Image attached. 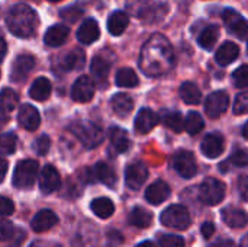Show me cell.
Returning <instances> with one entry per match:
<instances>
[{
    "instance_id": "277c9868",
    "label": "cell",
    "mask_w": 248,
    "mask_h": 247,
    "mask_svg": "<svg viewBox=\"0 0 248 247\" xmlns=\"http://www.w3.org/2000/svg\"><path fill=\"white\" fill-rule=\"evenodd\" d=\"M161 223L169 229L185 231V230H187L190 227L192 218H190V214H189L186 207L174 204V205H170L167 210L163 211Z\"/></svg>"
},
{
    "instance_id": "9a60e30c",
    "label": "cell",
    "mask_w": 248,
    "mask_h": 247,
    "mask_svg": "<svg viewBox=\"0 0 248 247\" xmlns=\"http://www.w3.org/2000/svg\"><path fill=\"white\" fill-rule=\"evenodd\" d=\"M224 147H225V143H224V137L218 132H214V134H208L202 144H201V150L202 153L208 157V159H217L222 154L224 151Z\"/></svg>"
},
{
    "instance_id": "681fc988",
    "label": "cell",
    "mask_w": 248,
    "mask_h": 247,
    "mask_svg": "<svg viewBox=\"0 0 248 247\" xmlns=\"http://www.w3.org/2000/svg\"><path fill=\"white\" fill-rule=\"evenodd\" d=\"M209 247H235V245L230 239H219V240L214 242L212 245H209Z\"/></svg>"
},
{
    "instance_id": "f6af8a7d",
    "label": "cell",
    "mask_w": 248,
    "mask_h": 247,
    "mask_svg": "<svg viewBox=\"0 0 248 247\" xmlns=\"http://www.w3.org/2000/svg\"><path fill=\"white\" fill-rule=\"evenodd\" d=\"M13 211H15L13 202L6 197H0V217H7L13 214Z\"/></svg>"
},
{
    "instance_id": "603a6c76",
    "label": "cell",
    "mask_w": 248,
    "mask_h": 247,
    "mask_svg": "<svg viewBox=\"0 0 248 247\" xmlns=\"http://www.w3.org/2000/svg\"><path fill=\"white\" fill-rule=\"evenodd\" d=\"M238 55H240V48H238V45L234 44V42H231V41H227V42H224V44L218 48L215 58H217V63H218V64H221V66H228V64L234 63V61L237 60Z\"/></svg>"
},
{
    "instance_id": "5b68a950",
    "label": "cell",
    "mask_w": 248,
    "mask_h": 247,
    "mask_svg": "<svg viewBox=\"0 0 248 247\" xmlns=\"http://www.w3.org/2000/svg\"><path fill=\"white\" fill-rule=\"evenodd\" d=\"M38 163L35 160H22L17 163L13 172V185L19 189L31 188L38 178Z\"/></svg>"
},
{
    "instance_id": "9f6ffc18",
    "label": "cell",
    "mask_w": 248,
    "mask_h": 247,
    "mask_svg": "<svg viewBox=\"0 0 248 247\" xmlns=\"http://www.w3.org/2000/svg\"><path fill=\"white\" fill-rule=\"evenodd\" d=\"M51 3H57V1H61V0H49Z\"/></svg>"
},
{
    "instance_id": "f546056e",
    "label": "cell",
    "mask_w": 248,
    "mask_h": 247,
    "mask_svg": "<svg viewBox=\"0 0 248 247\" xmlns=\"http://www.w3.org/2000/svg\"><path fill=\"white\" fill-rule=\"evenodd\" d=\"M129 224H132L134 227H138V229H147L151 226L153 223V214L150 211H147L145 208H141V207H137L131 211L129 214V218H128Z\"/></svg>"
},
{
    "instance_id": "4316f807",
    "label": "cell",
    "mask_w": 248,
    "mask_h": 247,
    "mask_svg": "<svg viewBox=\"0 0 248 247\" xmlns=\"http://www.w3.org/2000/svg\"><path fill=\"white\" fill-rule=\"evenodd\" d=\"M84 61H86L84 51L77 48L64 55V58L61 60V66L64 70H80V68H83Z\"/></svg>"
},
{
    "instance_id": "f1b7e54d",
    "label": "cell",
    "mask_w": 248,
    "mask_h": 247,
    "mask_svg": "<svg viewBox=\"0 0 248 247\" xmlns=\"http://www.w3.org/2000/svg\"><path fill=\"white\" fill-rule=\"evenodd\" d=\"M90 70H92V74L96 79V82L100 83V84H103L108 80L109 70H110V64L105 58H102V57H94L92 60Z\"/></svg>"
},
{
    "instance_id": "3957f363",
    "label": "cell",
    "mask_w": 248,
    "mask_h": 247,
    "mask_svg": "<svg viewBox=\"0 0 248 247\" xmlns=\"http://www.w3.org/2000/svg\"><path fill=\"white\" fill-rule=\"evenodd\" d=\"M70 131L87 148H94L103 141L102 128L92 121H74L70 125Z\"/></svg>"
},
{
    "instance_id": "7bdbcfd3",
    "label": "cell",
    "mask_w": 248,
    "mask_h": 247,
    "mask_svg": "<svg viewBox=\"0 0 248 247\" xmlns=\"http://www.w3.org/2000/svg\"><path fill=\"white\" fill-rule=\"evenodd\" d=\"M49 147H51V141H49V137H48V135H41V137L35 141V144H33V148H35V151H36L39 156L46 154L48 150H49Z\"/></svg>"
},
{
    "instance_id": "816d5d0a",
    "label": "cell",
    "mask_w": 248,
    "mask_h": 247,
    "mask_svg": "<svg viewBox=\"0 0 248 247\" xmlns=\"http://www.w3.org/2000/svg\"><path fill=\"white\" fill-rule=\"evenodd\" d=\"M6 51H7V45H6L4 39L0 38V63H1V60L4 58V55H6Z\"/></svg>"
},
{
    "instance_id": "60d3db41",
    "label": "cell",
    "mask_w": 248,
    "mask_h": 247,
    "mask_svg": "<svg viewBox=\"0 0 248 247\" xmlns=\"http://www.w3.org/2000/svg\"><path fill=\"white\" fill-rule=\"evenodd\" d=\"M234 114L237 115L248 114V92H243L237 96L234 102Z\"/></svg>"
},
{
    "instance_id": "6da1fadb",
    "label": "cell",
    "mask_w": 248,
    "mask_h": 247,
    "mask_svg": "<svg viewBox=\"0 0 248 247\" xmlns=\"http://www.w3.org/2000/svg\"><path fill=\"white\" fill-rule=\"evenodd\" d=\"M174 66V52L169 39L160 33L153 35L142 47L140 67L148 77H160Z\"/></svg>"
},
{
    "instance_id": "484cf974",
    "label": "cell",
    "mask_w": 248,
    "mask_h": 247,
    "mask_svg": "<svg viewBox=\"0 0 248 247\" xmlns=\"http://www.w3.org/2000/svg\"><path fill=\"white\" fill-rule=\"evenodd\" d=\"M129 23V17L125 12H121V10H116L113 12L109 19H108V29L112 35L118 36L121 33H124V31L126 29Z\"/></svg>"
},
{
    "instance_id": "db71d44e",
    "label": "cell",
    "mask_w": 248,
    "mask_h": 247,
    "mask_svg": "<svg viewBox=\"0 0 248 247\" xmlns=\"http://www.w3.org/2000/svg\"><path fill=\"white\" fill-rule=\"evenodd\" d=\"M240 247H248V234L247 236H244V239L241 240V245Z\"/></svg>"
},
{
    "instance_id": "8d00e7d4",
    "label": "cell",
    "mask_w": 248,
    "mask_h": 247,
    "mask_svg": "<svg viewBox=\"0 0 248 247\" xmlns=\"http://www.w3.org/2000/svg\"><path fill=\"white\" fill-rule=\"evenodd\" d=\"M164 124L174 132H182L185 130V119L180 112H169L164 116Z\"/></svg>"
},
{
    "instance_id": "6f0895ef",
    "label": "cell",
    "mask_w": 248,
    "mask_h": 247,
    "mask_svg": "<svg viewBox=\"0 0 248 247\" xmlns=\"http://www.w3.org/2000/svg\"><path fill=\"white\" fill-rule=\"evenodd\" d=\"M32 247H36V246H32Z\"/></svg>"
},
{
    "instance_id": "ffe728a7",
    "label": "cell",
    "mask_w": 248,
    "mask_h": 247,
    "mask_svg": "<svg viewBox=\"0 0 248 247\" xmlns=\"http://www.w3.org/2000/svg\"><path fill=\"white\" fill-rule=\"evenodd\" d=\"M158 124V116L155 115L154 111L144 108L138 112L135 118V130L138 134H147L150 132L155 125Z\"/></svg>"
},
{
    "instance_id": "83f0119b",
    "label": "cell",
    "mask_w": 248,
    "mask_h": 247,
    "mask_svg": "<svg viewBox=\"0 0 248 247\" xmlns=\"http://www.w3.org/2000/svg\"><path fill=\"white\" fill-rule=\"evenodd\" d=\"M109 138H110V143H112V146L115 147V150L118 153H125L131 146L128 132L125 130H122V128H118V127L110 128Z\"/></svg>"
},
{
    "instance_id": "52a82bcc",
    "label": "cell",
    "mask_w": 248,
    "mask_h": 247,
    "mask_svg": "<svg viewBox=\"0 0 248 247\" xmlns=\"http://www.w3.org/2000/svg\"><path fill=\"white\" fill-rule=\"evenodd\" d=\"M173 167L174 170L185 179H190L198 172L196 159L192 151L187 150H179L173 157Z\"/></svg>"
},
{
    "instance_id": "9c48e42d",
    "label": "cell",
    "mask_w": 248,
    "mask_h": 247,
    "mask_svg": "<svg viewBox=\"0 0 248 247\" xmlns=\"http://www.w3.org/2000/svg\"><path fill=\"white\" fill-rule=\"evenodd\" d=\"M228 103H230V98H228L227 92H224V90L214 92L205 100V112L211 118H218L227 111Z\"/></svg>"
},
{
    "instance_id": "2e32d148",
    "label": "cell",
    "mask_w": 248,
    "mask_h": 247,
    "mask_svg": "<svg viewBox=\"0 0 248 247\" xmlns=\"http://www.w3.org/2000/svg\"><path fill=\"white\" fill-rule=\"evenodd\" d=\"M19 124L28 131H35L41 124V116L38 109L29 103L22 105L19 109Z\"/></svg>"
},
{
    "instance_id": "4fadbf2b",
    "label": "cell",
    "mask_w": 248,
    "mask_h": 247,
    "mask_svg": "<svg viewBox=\"0 0 248 247\" xmlns=\"http://www.w3.org/2000/svg\"><path fill=\"white\" fill-rule=\"evenodd\" d=\"M61 185V178L57 169L51 165H46L39 173V188L44 194H52Z\"/></svg>"
},
{
    "instance_id": "7402d4cb",
    "label": "cell",
    "mask_w": 248,
    "mask_h": 247,
    "mask_svg": "<svg viewBox=\"0 0 248 247\" xmlns=\"http://www.w3.org/2000/svg\"><path fill=\"white\" fill-rule=\"evenodd\" d=\"M68 33H70V31L65 25H54L45 32L44 42L48 47H60L67 41Z\"/></svg>"
},
{
    "instance_id": "7dc6e473",
    "label": "cell",
    "mask_w": 248,
    "mask_h": 247,
    "mask_svg": "<svg viewBox=\"0 0 248 247\" xmlns=\"http://www.w3.org/2000/svg\"><path fill=\"white\" fill-rule=\"evenodd\" d=\"M238 194L243 201H248V176L246 175L238 178Z\"/></svg>"
},
{
    "instance_id": "b9f144b4",
    "label": "cell",
    "mask_w": 248,
    "mask_h": 247,
    "mask_svg": "<svg viewBox=\"0 0 248 247\" xmlns=\"http://www.w3.org/2000/svg\"><path fill=\"white\" fill-rule=\"evenodd\" d=\"M160 247H185V240L180 236L166 234L160 239Z\"/></svg>"
},
{
    "instance_id": "74e56055",
    "label": "cell",
    "mask_w": 248,
    "mask_h": 247,
    "mask_svg": "<svg viewBox=\"0 0 248 247\" xmlns=\"http://www.w3.org/2000/svg\"><path fill=\"white\" fill-rule=\"evenodd\" d=\"M16 135L15 134H1L0 135V154H12L16 150Z\"/></svg>"
},
{
    "instance_id": "4dcf8cb0",
    "label": "cell",
    "mask_w": 248,
    "mask_h": 247,
    "mask_svg": "<svg viewBox=\"0 0 248 247\" xmlns=\"http://www.w3.org/2000/svg\"><path fill=\"white\" fill-rule=\"evenodd\" d=\"M92 211L99 217V218H109L115 213V205L109 198H96L90 204Z\"/></svg>"
},
{
    "instance_id": "cb8c5ba5",
    "label": "cell",
    "mask_w": 248,
    "mask_h": 247,
    "mask_svg": "<svg viewBox=\"0 0 248 247\" xmlns=\"http://www.w3.org/2000/svg\"><path fill=\"white\" fill-rule=\"evenodd\" d=\"M110 106L113 109V112L119 116H126L131 114V111L134 109V100L131 96H128L126 93H116L112 99H110Z\"/></svg>"
},
{
    "instance_id": "7a4b0ae2",
    "label": "cell",
    "mask_w": 248,
    "mask_h": 247,
    "mask_svg": "<svg viewBox=\"0 0 248 247\" xmlns=\"http://www.w3.org/2000/svg\"><path fill=\"white\" fill-rule=\"evenodd\" d=\"M6 25L15 36L29 38L38 26L36 12L28 4H15L6 16Z\"/></svg>"
},
{
    "instance_id": "bcb514c9",
    "label": "cell",
    "mask_w": 248,
    "mask_h": 247,
    "mask_svg": "<svg viewBox=\"0 0 248 247\" xmlns=\"http://www.w3.org/2000/svg\"><path fill=\"white\" fill-rule=\"evenodd\" d=\"M13 236V226L7 221L0 220V242L10 240Z\"/></svg>"
},
{
    "instance_id": "f5cc1de1",
    "label": "cell",
    "mask_w": 248,
    "mask_h": 247,
    "mask_svg": "<svg viewBox=\"0 0 248 247\" xmlns=\"http://www.w3.org/2000/svg\"><path fill=\"white\" fill-rule=\"evenodd\" d=\"M137 247H155V245L153 243V242H150V240H147V242H142V243H140Z\"/></svg>"
},
{
    "instance_id": "ee69618b",
    "label": "cell",
    "mask_w": 248,
    "mask_h": 247,
    "mask_svg": "<svg viewBox=\"0 0 248 247\" xmlns=\"http://www.w3.org/2000/svg\"><path fill=\"white\" fill-rule=\"evenodd\" d=\"M80 16H81V10L78 7H67V9L61 10V17L68 23L76 22Z\"/></svg>"
},
{
    "instance_id": "d4e9b609",
    "label": "cell",
    "mask_w": 248,
    "mask_h": 247,
    "mask_svg": "<svg viewBox=\"0 0 248 247\" xmlns=\"http://www.w3.org/2000/svg\"><path fill=\"white\" fill-rule=\"evenodd\" d=\"M51 83L45 77H38L33 80L32 86L29 87V96L35 100H45L51 95Z\"/></svg>"
},
{
    "instance_id": "1f68e13d",
    "label": "cell",
    "mask_w": 248,
    "mask_h": 247,
    "mask_svg": "<svg viewBox=\"0 0 248 247\" xmlns=\"http://www.w3.org/2000/svg\"><path fill=\"white\" fill-rule=\"evenodd\" d=\"M180 96L189 105H196L202 100V93L199 87L192 82H185L180 86Z\"/></svg>"
},
{
    "instance_id": "d6a6232c",
    "label": "cell",
    "mask_w": 248,
    "mask_h": 247,
    "mask_svg": "<svg viewBox=\"0 0 248 247\" xmlns=\"http://www.w3.org/2000/svg\"><path fill=\"white\" fill-rule=\"evenodd\" d=\"M19 103V98L15 90L12 89H3L0 92V112L9 114L16 109Z\"/></svg>"
},
{
    "instance_id": "e0dca14e",
    "label": "cell",
    "mask_w": 248,
    "mask_h": 247,
    "mask_svg": "<svg viewBox=\"0 0 248 247\" xmlns=\"http://www.w3.org/2000/svg\"><path fill=\"white\" fill-rule=\"evenodd\" d=\"M58 223V217L54 211L51 210H42L39 211L31 221V229L35 233H44L54 227Z\"/></svg>"
},
{
    "instance_id": "d590c367",
    "label": "cell",
    "mask_w": 248,
    "mask_h": 247,
    "mask_svg": "<svg viewBox=\"0 0 248 247\" xmlns=\"http://www.w3.org/2000/svg\"><path fill=\"white\" fill-rule=\"evenodd\" d=\"M203 127H205V121H203L202 115L198 112H189L187 116L185 118V130L192 135L201 132L203 130Z\"/></svg>"
},
{
    "instance_id": "ab89813d",
    "label": "cell",
    "mask_w": 248,
    "mask_h": 247,
    "mask_svg": "<svg viewBox=\"0 0 248 247\" xmlns=\"http://www.w3.org/2000/svg\"><path fill=\"white\" fill-rule=\"evenodd\" d=\"M230 162L234 166L238 167H246L248 166V151L244 148H237L232 151V154L230 156Z\"/></svg>"
},
{
    "instance_id": "ac0fdd59",
    "label": "cell",
    "mask_w": 248,
    "mask_h": 247,
    "mask_svg": "<svg viewBox=\"0 0 248 247\" xmlns=\"http://www.w3.org/2000/svg\"><path fill=\"white\" fill-rule=\"evenodd\" d=\"M99 36H100V29L94 19H86L77 29V39L84 45L93 44L94 41L99 39Z\"/></svg>"
},
{
    "instance_id": "8992f818",
    "label": "cell",
    "mask_w": 248,
    "mask_h": 247,
    "mask_svg": "<svg viewBox=\"0 0 248 247\" xmlns=\"http://www.w3.org/2000/svg\"><path fill=\"white\" fill-rule=\"evenodd\" d=\"M225 191L227 188L224 182L214 178H206L199 188V198L206 205H217L225 198Z\"/></svg>"
},
{
    "instance_id": "d6986e66",
    "label": "cell",
    "mask_w": 248,
    "mask_h": 247,
    "mask_svg": "<svg viewBox=\"0 0 248 247\" xmlns=\"http://www.w3.org/2000/svg\"><path fill=\"white\" fill-rule=\"evenodd\" d=\"M222 220L231 229H243L248 224V214L244 210L227 207L225 210H222Z\"/></svg>"
},
{
    "instance_id": "e575fe53",
    "label": "cell",
    "mask_w": 248,
    "mask_h": 247,
    "mask_svg": "<svg viewBox=\"0 0 248 247\" xmlns=\"http://www.w3.org/2000/svg\"><path fill=\"white\" fill-rule=\"evenodd\" d=\"M116 84L121 87H135L138 84V76L132 68H121L116 73Z\"/></svg>"
},
{
    "instance_id": "8fae6325",
    "label": "cell",
    "mask_w": 248,
    "mask_h": 247,
    "mask_svg": "<svg viewBox=\"0 0 248 247\" xmlns=\"http://www.w3.org/2000/svg\"><path fill=\"white\" fill-rule=\"evenodd\" d=\"M33 67H35V58L32 55H29V54L17 55L12 66L10 80L15 83L25 80L28 77V74L33 70Z\"/></svg>"
},
{
    "instance_id": "5bb4252c",
    "label": "cell",
    "mask_w": 248,
    "mask_h": 247,
    "mask_svg": "<svg viewBox=\"0 0 248 247\" xmlns=\"http://www.w3.org/2000/svg\"><path fill=\"white\" fill-rule=\"evenodd\" d=\"M87 173H89V179L87 181H99L103 185L110 186V188L115 186V183H116V173H115V170L109 165H106L103 162L94 165V167L89 169Z\"/></svg>"
},
{
    "instance_id": "836d02e7",
    "label": "cell",
    "mask_w": 248,
    "mask_h": 247,
    "mask_svg": "<svg viewBox=\"0 0 248 247\" xmlns=\"http://www.w3.org/2000/svg\"><path fill=\"white\" fill-rule=\"evenodd\" d=\"M218 36H219V29H218L217 26H206V28L201 32V35H199V38H198V42H199V45H201L202 48H205V49L209 51V49H212L214 45L217 44Z\"/></svg>"
},
{
    "instance_id": "7c38bea8",
    "label": "cell",
    "mask_w": 248,
    "mask_h": 247,
    "mask_svg": "<svg viewBox=\"0 0 248 247\" xmlns=\"http://www.w3.org/2000/svg\"><path fill=\"white\" fill-rule=\"evenodd\" d=\"M147 178H148V169L141 162L129 165L125 170V182L128 188L131 189H135V191L140 189L147 181Z\"/></svg>"
},
{
    "instance_id": "11a10c76",
    "label": "cell",
    "mask_w": 248,
    "mask_h": 247,
    "mask_svg": "<svg viewBox=\"0 0 248 247\" xmlns=\"http://www.w3.org/2000/svg\"><path fill=\"white\" fill-rule=\"evenodd\" d=\"M243 135L248 140V122L244 125V128H243Z\"/></svg>"
},
{
    "instance_id": "f35d334b",
    "label": "cell",
    "mask_w": 248,
    "mask_h": 247,
    "mask_svg": "<svg viewBox=\"0 0 248 247\" xmlns=\"http://www.w3.org/2000/svg\"><path fill=\"white\" fill-rule=\"evenodd\" d=\"M232 83L235 87H248V66H241L232 73Z\"/></svg>"
},
{
    "instance_id": "c3c4849f",
    "label": "cell",
    "mask_w": 248,
    "mask_h": 247,
    "mask_svg": "<svg viewBox=\"0 0 248 247\" xmlns=\"http://www.w3.org/2000/svg\"><path fill=\"white\" fill-rule=\"evenodd\" d=\"M201 233H202V236H203L205 239H211V237L214 236V233H215V226H214L212 223L206 221V223H203V224H202V227H201Z\"/></svg>"
},
{
    "instance_id": "44dd1931",
    "label": "cell",
    "mask_w": 248,
    "mask_h": 247,
    "mask_svg": "<svg viewBox=\"0 0 248 247\" xmlns=\"http://www.w3.org/2000/svg\"><path fill=\"white\" fill-rule=\"evenodd\" d=\"M170 186L163 182V181H157L153 185H150L145 191V198L150 204L158 205L161 202H164L169 197H170Z\"/></svg>"
},
{
    "instance_id": "f907efd6",
    "label": "cell",
    "mask_w": 248,
    "mask_h": 247,
    "mask_svg": "<svg viewBox=\"0 0 248 247\" xmlns=\"http://www.w3.org/2000/svg\"><path fill=\"white\" fill-rule=\"evenodd\" d=\"M6 173H7V162L0 157V182H3Z\"/></svg>"
},
{
    "instance_id": "ba28073f",
    "label": "cell",
    "mask_w": 248,
    "mask_h": 247,
    "mask_svg": "<svg viewBox=\"0 0 248 247\" xmlns=\"http://www.w3.org/2000/svg\"><path fill=\"white\" fill-rule=\"evenodd\" d=\"M222 19L231 33L238 36L240 39H248V20L244 19L237 10L234 9H225L222 13Z\"/></svg>"
},
{
    "instance_id": "30bf717a",
    "label": "cell",
    "mask_w": 248,
    "mask_h": 247,
    "mask_svg": "<svg viewBox=\"0 0 248 247\" xmlns=\"http://www.w3.org/2000/svg\"><path fill=\"white\" fill-rule=\"evenodd\" d=\"M94 90H96V86H94V82L89 77V76H80L76 83L73 84V89H71V96L76 102H89L93 99L94 96Z\"/></svg>"
}]
</instances>
